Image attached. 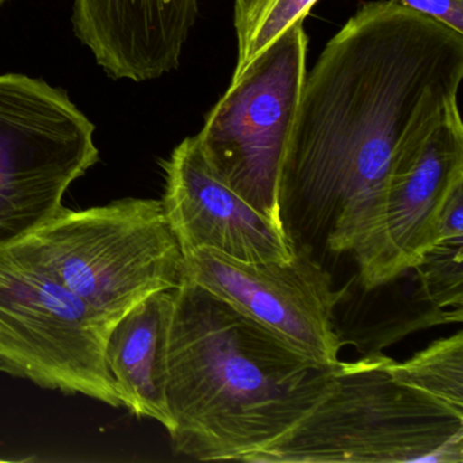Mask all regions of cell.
I'll return each instance as SVG.
<instances>
[{
  "label": "cell",
  "instance_id": "obj_1",
  "mask_svg": "<svg viewBox=\"0 0 463 463\" xmlns=\"http://www.w3.org/2000/svg\"><path fill=\"white\" fill-rule=\"evenodd\" d=\"M463 34L397 0L363 5L306 74L283 208L352 253L378 224L392 173L459 112Z\"/></svg>",
  "mask_w": 463,
  "mask_h": 463
},
{
  "label": "cell",
  "instance_id": "obj_2",
  "mask_svg": "<svg viewBox=\"0 0 463 463\" xmlns=\"http://www.w3.org/2000/svg\"><path fill=\"white\" fill-rule=\"evenodd\" d=\"M335 368L319 367L184 278L173 289L167 341L173 449L203 462H251L318 405Z\"/></svg>",
  "mask_w": 463,
  "mask_h": 463
},
{
  "label": "cell",
  "instance_id": "obj_3",
  "mask_svg": "<svg viewBox=\"0 0 463 463\" xmlns=\"http://www.w3.org/2000/svg\"><path fill=\"white\" fill-rule=\"evenodd\" d=\"M462 463L463 416L394 381L382 354L340 362L318 405L251 463Z\"/></svg>",
  "mask_w": 463,
  "mask_h": 463
},
{
  "label": "cell",
  "instance_id": "obj_4",
  "mask_svg": "<svg viewBox=\"0 0 463 463\" xmlns=\"http://www.w3.org/2000/svg\"><path fill=\"white\" fill-rule=\"evenodd\" d=\"M9 249L80 298L108 330L137 303L173 291L185 278V257L159 200L66 208Z\"/></svg>",
  "mask_w": 463,
  "mask_h": 463
},
{
  "label": "cell",
  "instance_id": "obj_5",
  "mask_svg": "<svg viewBox=\"0 0 463 463\" xmlns=\"http://www.w3.org/2000/svg\"><path fill=\"white\" fill-rule=\"evenodd\" d=\"M307 50L303 24L281 34L232 78L196 135L213 169L279 224H286L284 165L307 74Z\"/></svg>",
  "mask_w": 463,
  "mask_h": 463
},
{
  "label": "cell",
  "instance_id": "obj_6",
  "mask_svg": "<svg viewBox=\"0 0 463 463\" xmlns=\"http://www.w3.org/2000/svg\"><path fill=\"white\" fill-rule=\"evenodd\" d=\"M94 132L61 89L0 74V249L66 210L70 186L99 161Z\"/></svg>",
  "mask_w": 463,
  "mask_h": 463
},
{
  "label": "cell",
  "instance_id": "obj_7",
  "mask_svg": "<svg viewBox=\"0 0 463 463\" xmlns=\"http://www.w3.org/2000/svg\"><path fill=\"white\" fill-rule=\"evenodd\" d=\"M108 332L96 313L52 276L9 248L0 249V371L120 408L105 363Z\"/></svg>",
  "mask_w": 463,
  "mask_h": 463
},
{
  "label": "cell",
  "instance_id": "obj_8",
  "mask_svg": "<svg viewBox=\"0 0 463 463\" xmlns=\"http://www.w3.org/2000/svg\"><path fill=\"white\" fill-rule=\"evenodd\" d=\"M185 278L232 306L246 318L319 367H335L344 343L335 329V307L344 289L298 246L287 262H246L213 250L185 254Z\"/></svg>",
  "mask_w": 463,
  "mask_h": 463
},
{
  "label": "cell",
  "instance_id": "obj_9",
  "mask_svg": "<svg viewBox=\"0 0 463 463\" xmlns=\"http://www.w3.org/2000/svg\"><path fill=\"white\" fill-rule=\"evenodd\" d=\"M460 188L463 124L458 112L439 126L390 177L378 224L352 251L365 291L392 283L413 270L438 245L441 216Z\"/></svg>",
  "mask_w": 463,
  "mask_h": 463
},
{
  "label": "cell",
  "instance_id": "obj_10",
  "mask_svg": "<svg viewBox=\"0 0 463 463\" xmlns=\"http://www.w3.org/2000/svg\"><path fill=\"white\" fill-rule=\"evenodd\" d=\"M165 216L184 256L213 250L246 262H287L297 242L241 196L207 161L196 137L184 139L162 162Z\"/></svg>",
  "mask_w": 463,
  "mask_h": 463
},
{
  "label": "cell",
  "instance_id": "obj_11",
  "mask_svg": "<svg viewBox=\"0 0 463 463\" xmlns=\"http://www.w3.org/2000/svg\"><path fill=\"white\" fill-rule=\"evenodd\" d=\"M199 0H74L75 34L108 77L135 83L178 69Z\"/></svg>",
  "mask_w": 463,
  "mask_h": 463
},
{
  "label": "cell",
  "instance_id": "obj_12",
  "mask_svg": "<svg viewBox=\"0 0 463 463\" xmlns=\"http://www.w3.org/2000/svg\"><path fill=\"white\" fill-rule=\"evenodd\" d=\"M173 291L150 295L127 311L108 332L104 356L121 401L137 417H147L169 432L167 341Z\"/></svg>",
  "mask_w": 463,
  "mask_h": 463
},
{
  "label": "cell",
  "instance_id": "obj_13",
  "mask_svg": "<svg viewBox=\"0 0 463 463\" xmlns=\"http://www.w3.org/2000/svg\"><path fill=\"white\" fill-rule=\"evenodd\" d=\"M382 367L394 381L463 416V332L433 341L405 362L382 356Z\"/></svg>",
  "mask_w": 463,
  "mask_h": 463
},
{
  "label": "cell",
  "instance_id": "obj_14",
  "mask_svg": "<svg viewBox=\"0 0 463 463\" xmlns=\"http://www.w3.org/2000/svg\"><path fill=\"white\" fill-rule=\"evenodd\" d=\"M317 2L318 0H235L238 58L232 78L238 77L281 34L303 24Z\"/></svg>",
  "mask_w": 463,
  "mask_h": 463
},
{
  "label": "cell",
  "instance_id": "obj_15",
  "mask_svg": "<svg viewBox=\"0 0 463 463\" xmlns=\"http://www.w3.org/2000/svg\"><path fill=\"white\" fill-rule=\"evenodd\" d=\"M463 241L433 246L413 268L421 299L439 310L452 308L462 313Z\"/></svg>",
  "mask_w": 463,
  "mask_h": 463
},
{
  "label": "cell",
  "instance_id": "obj_16",
  "mask_svg": "<svg viewBox=\"0 0 463 463\" xmlns=\"http://www.w3.org/2000/svg\"><path fill=\"white\" fill-rule=\"evenodd\" d=\"M406 9L427 15L463 34V0H397Z\"/></svg>",
  "mask_w": 463,
  "mask_h": 463
},
{
  "label": "cell",
  "instance_id": "obj_17",
  "mask_svg": "<svg viewBox=\"0 0 463 463\" xmlns=\"http://www.w3.org/2000/svg\"><path fill=\"white\" fill-rule=\"evenodd\" d=\"M451 241H463V188L452 194L441 216L438 243Z\"/></svg>",
  "mask_w": 463,
  "mask_h": 463
},
{
  "label": "cell",
  "instance_id": "obj_18",
  "mask_svg": "<svg viewBox=\"0 0 463 463\" xmlns=\"http://www.w3.org/2000/svg\"><path fill=\"white\" fill-rule=\"evenodd\" d=\"M5 2H6V0H0V6H2V5L5 4Z\"/></svg>",
  "mask_w": 463,
  "mask_h": 463
}]
</instances>
